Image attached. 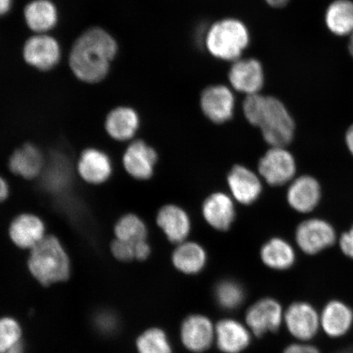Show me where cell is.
<instances>
[{
    "label": "cell",
    "mask_w": 353,
    "mask_h": 353,
    "mask_svg": "<svg viewBox=\"0 0 353 353\" xmlns=\"http://www.w3.org/2000/svg\"><path fill=\"white\" fill-rule=\"evenodd\" d=\"M43 166V157L33 144H25L12 154L8 167L12 173L25 179H33L41 174Z\"/></svg>",
    "instance_id": "cell-23"
},
{
    "label": "cell",
    "mask_w": 353,
    "mask_h": 353,
    "mask_svg": "<svg viewBox=\"0 0 353 353\" xmlns=\"http://www.w3.org/2000/svg\"><path fill=\"white\" fill-rule=\"evenodd\" d=\"M336 232L327 221L311 219L299 225L295 240L299 249L308 255L321 252L336 241Z\"/></svg>",
    "instance_id": "cell-6"
},
{
    "label": "cell",
    "mask_w": 353,
    "mask_h": 353,
    "mask_svg": "<svg viewBox=\"0 0 353 353\" xmlns=\"http://www.w3.org/2000/svg\"><path fill=\"white\" fill-rule=\"evenodd\" d=\"M336 353H353V347L345 348V350L339 351Z\"/></svg>",
    "instance_id": "cell-43"
},
{
    "label": "cell",
    "mask_w": 353,
    "mask_h": 353,
    "mask_svg": "<svg viewBox=\"0 0 353 353\" xmlns=\"http://www.w3.org/2000/svg\"><path fill=\"white\" fill-rule=\"evenodd\" d=\"M22 329L17 320L11 316L0 319V353H6L21 342Z\"/></svg>",
    "instance_id": "cell-31"
},
{
    "label": "cell",
    "mask_w": 353,
    "mask_h": 353,
    "mask_svg": "<svg viewBox=\"0 0 353 353\" xmlns=\"http://www.w3.org/2000/svg\"><path fill=\"white\" fill-rule=\"evenodd\" d=\"M12 0H0V16L6 14L10 11Z\"/></svg>",
    "instance_id": "cell-39"
},
{
    "label": "cell",
    "mask_w": 353,
    "mask_h": 353,
    "mask_svg": "<svg viewBox=\"0 0 353 353\" xmlns=\"http://www.w3.org/2000/svg\"><path fill=\"white\" fill-rule=\"evenodd\" d=\"M345 142L348 151L353 156V125L348 128L345 135Z\"/></svg>",
    "instance_id": "cell-38"
},
{
    "label": "cell",
    "mask_w": 353,
    "mask_h": 353,
    "mask_svg": "<svg viewBox=\"0 0 353 353\" xmlns=\"http://www.w3.org/2000/svg\"><path fill=\"white\" fill-rule=\"evenodd\" d=\"M174 267L185 275H197L207 263L205 250L198 243L184 241L180 243L172 254Z\"/></svg>",
    "instance_id": "cell-22"
},
{
    "label": "cell",
    "mask_w": 353,
    "mask_h": 353,
    "mask_svg": "<svg viewBox=\"0 0 353 353\" xmlns=\"http://www.w3.org/2000/svg\"><path fill=\"white\" fill-rule=\"evenodd\" d=\"M139 117L134 109L117 108L110 112L105 122V130L117 141L130 140L139 127Z\"/></svg>",
    "instance_id": "cell-24"
},
{
    "label": "cell",
    "mask_w": 353,
    "mask_h": 353,
    "mask_svg": "<svg viewBox=\"0 0 353 353\" xmlns=\"http://www.w3.org/2000/svg\"><path fill=\"white\" fill-rule=\"evenodd\" d=\"M321 327L333 339L341 338L350 332L353 325V311L341 300L326 303L320 316Z\"/></svg>",
    "instance_id": "cell-17"
},
{
    "label": "cell",
    "mask_w": 353,
    "mask_h": 353,
    "mask_svg": "<svg viewBox=\"0 0 353 353\" xmlns=\"http://www.w3.org/2000/svg\"><path fill=\"white\" fill-rule=\"evenodd\" d=\"M254 335L245 323L224 319L215 324V344L222 353H242L250 345Z\"/></svg>",
    "instance_id": "cell-10"
},
{
    "label": "cell",
    "mask_w": 353,
    "mask_h": 353,
    "mask_svg": "<svg viewBox=\"0 0 353 353\" xmlns=\"http://www.w3.org/2000/svg\"><path fill=\"white\" fill-rule=\"evenodd\" d=\"M201 105L203 112L211 121L223 123L233 116L235 98L226 86H210L203 91Z\"/></svg>",
    "instance_id": "cell-11"
},
{
    "label": "cell",
    "mask_w": 353,
    "mask_h": 353,
    "mask_svg": "<svg viewBox=\"0 0 353 353\" xmlns=\"http://www.w3.org/2000/svg\"><path fill=\"white\" fill-rule=\"evenodd\" d=\"M285 310L274 298L265 297L252 304L245 312V323L254 336L261 338L276 333L284 324Z\"/></svg>",
    "instance_id": "cell-5"
},
{
    "label": "cell",
    "mask_w": 353,
    "mask_h": 353,
    "mask_svg": "<svg viewBox=\"0 0 353 353\" xmlns=\"http://www.w3.org/2000/svg\"><path fill=\"white\" fill-rule=\"evenodd\" d=\"M232 85L247 95L259 94L263 86L262 65L255 59L236 60L229 72Z\"/></svg>",
    "instance_id": "cell-15"
},
{
    "label": "cell",
    "mask_w": 353,
    "mask_h": 353,
    "mask_svg": "<svg viewBox=\"0 0 353 353\" xmlns=\"http://www.w3.org/2000/svg\"><path fill=\"white\" fill-rule=\"evenodd\" d=\"M243 109L247 120L261 129L263 139L272 148H285L292 142L294 121L280 100L259 94L248 95Z\"/></svg>",
    "instance_id": "cell-2"
},
{
    "label": "cell",
    "mask_w": 353,
    "mask_h": 353,
    "mask_svg": "<svg viewBox=\"0 0 353 353\" xmlns=\"http://www.w3.org/2000/svg\"><path fill=\"white\" fill-rule=\"evenodd\" d=\"M6 353H26L23 343L21 342L19 344H17V345L10 348V350Z\"/></svg>",
    "instance_id": "cell-41"
},
{
    "label": "cell",
    "mask_w": 353,
    "mask_h": 353,
    "mask_svg": "<svg viewBox=\"0 0 353 353\" xmlns=\"http://www.w3.org/2000/svg\"><path fill=\"white\" fill-rule=\"evenodd\" d=\"M321 199V188L319 181L308 175L293 181L287 192V201L291 208L303 214L315 210Z\"/></svg>",
    "instance_id": "cell-13"
},
{
    "label": "cell",
    "mask_w": 353,
    "mask_h": 353,
    "mask_svg": "<svg viewBox=\"0 0 353 353\" xmlns=\"http://www.w3.org/2000/svg\"><path fill=\"white\" fill-rule=\"evenodd\" d=\"M214 294L219 307L228 312L241 307L246 295L240 282L230 279L219 281L215 286Z\"/></svg>",
    "instance_id": "cell-28"
},
{
    "label": "cell",
    "mask_w": 353,
    "mask_h": 353,
    "mask_svg": "<svg viewBox=\"0 0 353 353\" xmlns=\"http://www.w3.org/2000/svg\"><path fill=\"white\" fill-rule=\"evenodd\" d=\"M79 176L86 183L101 184L112 174V164L107 154L98 149H86L78 161Z\"/></svg>",
    "instance_id": "cell-19"
},
{
    "label": "cell",
    "mask_w": 353,
    "mask_h": 353,
    "mask_svg": "<svg viewBox=\"0 0 353 353\" xmlns=\"http://www.w3.org/2000/svg\"><path fill=\"white\" fill-rule=\"evenodd\" d=\"M136 243L114 240L110 246V250L114 257L119 261L131 262L135 259Z\"/></svg>",
    "instance_id": "cell-33"
},
{
    "label": "cell",
    "mask_w": 353,
    "mask_h": 353,
    "mask_svg": "<svg viewBox=\"0 0 353 353\" xmlns=\"http://www.w3.org/2000/svg\"><path fill=\"white\" fill-rule=\"evenodd\" d=\"M151 254V247L147 241L136 243L135 245V259L139 261H144Z\"/></svg>",
    "instance_id": "cell-36"
},
{
    "label": "cell",
    "mask_w": 353,
    "mask_h": 353,
    "mask_svg": "<svg viewBox=\"0 0 353 353\" xmlns=\"http://www.w3.org/2000/svg\"><path fill=\"white\" fill-rule=\"evenodd\" d=\"M260 258L268 268L275 271H285L294 266L296 254L289 242L281 238H273L263 245Z\"/></svg>",
    "instance_id": "cell-25"
},
{
    "label": "cell",
    "mask_w": 353,
    "mask_h": 353,
    "mask_svg": "<svg viewBox=\"0 0 353 353\" xmlns=\"http://www.w3.org/2000/svg\"><path fill=\"white\" fill-rule=\"evenodd\" d=\"M138 353H174L169 336L165 331L159 327H151L143 331L136 339Z\"/></svg>",
    "instance_id": "cell-29"
},
{
    "label": "cell",
    "mask_w": 353,
    "mask_h": 353,
    "mask_svg": "<svg viewBox=\"0 0 353 353\" xmlns=\"http://www.w3.org/2000/svg\"><path fill=\"white\" fill-rule=\"evenodd\" d=\"M157 222L168 240L176 245L186 241L191 232V221L188 214L174 205L162 207L158 212Z\"/></svg>",
    "instance_id": "cell-21"
},
{
    "label": "cell",
    "mask_w": 353,
    "mask_h": 353,
    "mask_svg": "<svg viewBox=\"0 0 353 353\" xmlns=\"http://www.w3.org/2000/svg\"><path fill=\"white\" fill-rule=\"evenodd\" d=\"M114 235L118 240L138 243L147 239L148 229L138 216L127 214L118 221L114 227Z\"/></svg>",
    "instance_id": "cell-30"
},
{
    "label": "cell",
    "mask_w": 353,
    "mask_h": 353,
    "mask_svg": "<svg viewBox=\"0 0 353 353\" xmlns=\"http://www.w3.org/2000/svg\"><path fill=\"white\" fill-rule=\"evenodd\" d=\"M290 0H266L269 6L274 8H281L286 6Z\"/></svg>",
    "instance_id": "cell-40"
},
{
    "label": "cell",
    "mask_w": 353,
    "mask_h": 353,
    "mask_svg": "<svg viewBox=\"0 0 353 353\" xmlns=\"http://www.w3.org/2000/svg\"><path fill=\"white\" fill-rule=\"evenodd\" d=\"M23 54L30 65L43 70H50L59 63L60 47L54 38L39 34L26 43Z\"/></svg>",
    "instance_id": "cell-14"
},
{
    "label": "cell",
    "mask_w": 353,
    "mask_h": 353,
    "mask_svg": "<svg viewBox=\"0 0 353 353\" xmlns=\"http://www.w3.org/2000/svg\"><path fill=\"white\" fill-rule=\"evenodd\" d=\"M259 171L268 184L282 186L293 179L296 162L285 148H272L260 160Z\"/></svg>",
    "instance_id": "cell-9"
},
{
    "label": "cell",
    "mask_w": 353,
    "mask_h": 353,
    "mask_svg": "<svg viewBox=\"0 0 353 353\" xmlns=\"http://www.w3.org/2000/svg\"><path fill=\"white\" fill-rule=\"evenodd\" d=\"M94 325L100 334L112 335L118 330V316L116 313L110 310L99 311L94 316Z\"/></svg>",
    "instance_id": "cell-32"
},
{
    "label": "cell",
    "mask_w": 353,
    "mask_h": 353,
    "mask_svg": "<svg viewBox=\"0 0 353 353\" xmlns=\"http://www.w3.org/2000/svg\"><path fill=\"white\" fill-rule=\"evenodd\" d=\"M10 236L19 248L32 250L46 237V225L34 214H24L13 219Z\"/></svg>",
    "instance_id": "cell-16"
},
{
    "label": "cell",
    "mask_w": 353,
    "mask_h": 353,
    "mask_svg": "<svg viewBox=\"0 0 353 353\" xmlns=\"http://www.w3.org/2000/svg\"><path fill=\"white\" fill-rule=\"evenodd\" d=\"M28 266L30 274L44 286L68 281L72 272L69 256L54 236H46L30 250Z\"/></svg>",
    "instance_id": "cell-3"
},
{
    "label": "cell",
    "mask_w": 353,
    "mask_h": 353,
    "mask_svg": "<svg viewBox=\"0 0 353 353\" xmlns=\"http://www.w3.org/2000/svg\"><path fill=\"white\" fill-rule=\"evenodd\" d=\"M157 161V152L141 140L132 143L123 157L125 170L132 178L139 180L152 178Z\"/></svg>",
    "instance_id": "cell-12"
},
{
    "label": "cell",
    "mask_w": 353,
    "mask_h": 353,
    "mask_svg": "<svg viewBox=\"0 0 353 353\" xmlns=\"http://www.w3.org/2000/svg\"><path fill=\"white\" fill-rule=\"evenodd\" d=\"M117 52V44L108 33L98 28L88 30L74 43L70 57V68L81 81L99 82L107 76Z\"/></svg>",
    "instance_id": "cell-1"
},
{
    "label": "cell",
    "mask_w": 353,
    "mask_h": 353,
    "mask_svg": "<svg viewBox=\"0 0 353 353\" xmlns=\"http://www.w3.org/2000/svg\"><path fill=\"white\" fill-rule=\"evenodd\" d=\"M203 216L212 228L227 231L235 219V206L230 196L222 192L212 194L203 204Z\"/></svg>",
    "instance_id": "cell-20"
},
{
    "label": "cell",
    "mask_w": 353,
    "mask_h": 353,
    "mask_svg": "<svg viewBox=\"0 0 353 353\" xmlns=\"http://www.w3.org/2000/svg\"><path fill=\"white\" fill-rule=\"evenodd\" d=\"M284 324L291 336L299 342H308L319 333L321 319L310 303L294 302L285 310Z\"/></svg>",
    "instance_id": "cell-7"
},
{
    "label": "cell",
    "mask_w": 353,
    "mask_h": 353,
    "mask_svg": "<svg viewBox=\"0 0 353 353\" xmlns=\"http://www.w3.org/2000/svg\"><path fill=\"white\" fill-rule=\"evenodd\" d=\"M339 247L346 257L353 259V226L339 239Z\"/></svg>",
    "instance_id": "cell-34"
},
{
    "label": "cell",
    "mask_w": 353,
    "mask_h": 353,
    "mask_svg": "<svg viewBox=\"0 0 353 353\" xmlns=\"http://www.w3.org/2000/svg\"><path fill=\"white\" fill-rule=\"evenodd\" d=\"M228 183L234 198L241 204H252L262 192L258 176L245 166H234L228 174Z\"/></svg>",
    "instance_id": "cell-18"
},
{
    "label": "cell",
    "mask_w": 353,
    "mask_h": 353,
    "mask_svg": "<svg viewBox=\"0 0 353 353\" xmlns=\"http://www.w3.org/2000/svg\"><path fill=\"white\" fill-rule=\"evenodd\" d=\"M10 195V188L6 180L0 176V202L6 201Z\"/></svg>",
    "instance_id": "cell-37"
},
{
    "label": "cell",
    "mask_w": 353,
    "mask_h": 353,
    "mask_svg": "<svg viewBox=\"0 0 353 353\" xmlns=\"http://www.w3.org/2000/svg\"><path fill=\"white\" fill-rule=\"evenodd\" d=\"M249 42L246 26L235 19H225L212 26L205 39L210 54L227 61L238 60Z\"/></svg>",
    "instance_id": "cell-4"
},
{
    "label": "cell",
    "mask_w": 353,
    "mask_h": 353,
    "mask_svg": "<svg viewBox=\"0 0 353 353\" xmlns=\"http://www.w3.org/2000/svg\"><path fill=\"white\" fill-rule=\"evenodd\" d=\"M325 23L339 37L353 33V3L350 0H336L328 7Z\"/></svg>",
    "instance_id": "cell-27"
},
{
    "label": "cell",
    "mask_w": 353,
    "mask_h": 353,
    "mask_svg": "<svg viewBox=\"0 0 353 353\" xmlns=\"http://www.w3.org/2000/svg\"><path fill=\"white\" fill-rule=\"evenodd\" d=\"M25 17L30 29L43 33L56 25L57 13L54 4L48 0H35L26 6Z\"/></svg>",
    "instance_id": "cell-26"
},
{
    "label": "cell",
    "mask_w": 353,
    "mask_h": 353,
    "mask_svg": "<svg viewBox=\"0 0 353 353\" xmlns=\"http://www.w3.org/2000/svg\"><path fill=\"white\" fill-rule=\"evenodd\" d=\"M348 48H350V54L353 57V33L351 34L350 44H348Z\"/></svg>",
    "instance_id": "cell-42"
},
{
    "label": "cell",
    "mask_w": 353,
    "mask_h": 353,
    "mask_svg": "<svg viewBox=\"0 0 353 353\" xmlns=\"http://www.w3.org/2000/svg\"><path fill=\"white\" fill-rule=\"evenodd\" d=\"M282 353H321L314 345L307 342H298L290 344Z\"/></svg>",
    "instance_id": "cell-35"
},
{
    "label": "cell",
    "mask_w": 353,
    "mask_h": 353,
    "mask_svg": "<svg viewBox=\"0 0 353 353\" xmlns=\"http://www.w3.org/2000/svg\"><path fill=\"white\" fill-rule=\"evenodd\" d=\"M179 334L181 343L188 351L203 353L215 343V324L210 317L195 313L183 321Z\"/></svg>",
    "instance_id": "cell-8"
}]
</instances>
